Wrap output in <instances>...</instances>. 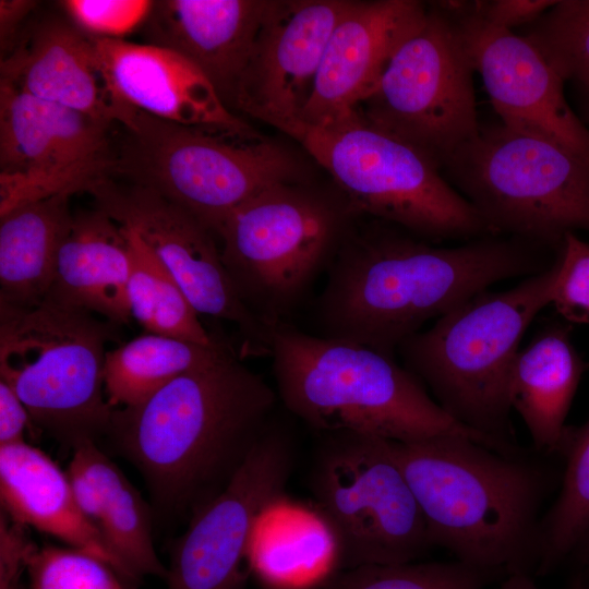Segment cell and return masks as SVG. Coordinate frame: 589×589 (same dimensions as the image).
<instances>
[{"mask_svg": "<svg viewBox=\"0 0 589 589\" xmlns=\"http://www.w3.org/2000/svg\"><path fill=\"white\" fill-rule=\"evenodd\" d=\"M349 230L311 308L314 335L395 357L432 318L493 284L549 268L555 252L501 235L437 247L393 224Z\"/></svg>", "mask_w": 589, "mask_h": 589, "instance_id": "obj_1", "label": "cell"}, {"mask_svg": "<svg viewBox=\"0 0 589 589\" xmlns=\"http://www.w3.org/2000/svg\"><path fill=\"white\" fill-rule=\"evenodd\" d=\"M231 347L142 402L115 408L104 438L142 474L159 519L219 493L277 412L278 396Z\"/></svg>", "mask_w": 589, "mask_h": 589, "instance_id": "obj_2", "label": "cell"}, {"mask_svg": "<svg viewBox=\"0 0 589 589\" xmlns=\"http://www.w3.org/2000/svg\"><path fill=\"white\" fill-rule=\"evenodd\" d=\"M390 446L433 546L500 575L538 567L541 510L555 482L550 467L461 435Z\"/></svg>", "mask_w": 589, "mask_h": 589, "instance_id": "obj_3", "label": "cell"}, {"mask_svg": "<svg viewBox=\"0 0 589 589\" xmlns=\"http://www.w3.org/2000/svg\"><path fill=\"white\" fill-rule=\"evenodd\" d=\"M268 356L284 408L321 433L356 432L394 442L461 435L503 452L456 422L395 357L287 322L272 327Z\"/></svg>", "mask_w": 589, "mask_h": 589, "instance_id": "obj_4", "label": "cell"}, {"mask_svg": "<svg viewBox=\"0 0 589 589\" xmlns=\"http://www.w3.org/2000/svg\"><path fill=\"white\" fill-rule=\"evenodd\" d=\"M555 261V260H554ZM555 264L503 291H482L397 349L404 366L459 424L522 453L510 421L509 380L520 341L551 304Z\"/></svg>", "mask_w": 589, "mask_h": 589, "instance_id": "obj_5", "label": "cell"}, {"mask_svg": "<svg viewBox=\"0 0 589 589\" xmlns=\"http://www.w3.org/2000/svg\"><path fill=\"white\" fill-rule=\"evenodd\" d=\"M281 131L327 170L358 215L430 242L492 235L432 157L371 124L356 109L322 123L291 122Z\"/></svg>", "mask_w": 589, "mask_h": 589, "instance_id": "obj_6", "label": "cell"}, {"mask_svg": "<svg viewBox=\"0 0 589 589\" xmlns=\"http://www.w3.org/2000/svg\"><path fill=\"white\" fill-rule=\"evenodd\" d=\"M115 177L179 205L216 238L227 217L259 193L294 183L298 165L281 145L250 132L166 121L137 108L117 125Z\"/></svg>", "mask_w": 589, "mask_h": 589, "instance_id": "obj_7", "label": "cell"}, {"mask_svg": "<svg viewBox=\"0 0 589 589\" xmlns=\"http://www.w3.org/2000/svg\"><path fill=\"white\" fill-rule=\"evenodd\" d=\"M117 326L47 298L32 306L0 302V381L34 424L72 449L108 430L115 408L104 368Z\"/></svg>", "mask_w": 589, "mask_h": 589, "instance_id": "obj_8", "label": "cell"}, {"mask_svg": "<svg viewBox=\"0 0 589 589\" xmlns=\"http://www.w3.org/2000/svg\"><path fill=\"white\" fill-rule=\"evenodd\" d=\"M442 172L492 235L556 252L566 233L589 231V164L544 135L480 124Z\"/></svg>", "mask_w": 589, "mask_h": 589, "instance_id": "obj_9", "label": "cell"}, {"mask_svg": "<svg viewBox=\"0 0 589 589\" xmlns=\"http://www.w3.org/2000/svg\"><path fill=\"white\" fill-rule=\"evenodd\" d=\"M356 214L344 197L289 183L259 193L224 221L216 239L225 267L245 306L269 330L291 323Z\"/></svg>", "mask_w": 589, "mask_h": 589, "instance_id": "obj_10", "label": "cell"}, {"mask_svg": "<svg viewBox=\"0 0 589 589\" xmlns=\"http://www.w3.org/2000/svg\"><path fill=\"white\" fill-rule=\"evenodd\" d=\"M323 435L310 489L334 566L410 563L433 548L390 441L346 431Z\"/></svg>", "mask_w": 589, "mask_h": 589, "instance_id": "obj_11", "label": "cell"}, {"mask_svg": "<svg viewBox=\"0 0 589 589\" xmlns=\"http://www.w3.org/2000/svg\"><path fill=\"white\" fill-rule=\"evenodd\" d=\"M423 23L397 47L356 110L441 167L480 128L474 68L455 19L428 4Z\"/></svg>", "mask_w": 589, "mask_h": 589, "instance_id": "obj_12", "label": "cell"}, {"mask_svg": "<svg viewBox=\"0 0 589 589\" xmlns=\"http://www.w3.org/2000/svg\"><path fill=\"white\" fill-rule=\"evenodd\" d=\"M293 459V434L276 412L228 483L173 542L168 589L243 588L256 527L279 502Z\"/></svg>", "mask_w": 589, "mask_h": 589, "instance_id": "obj_13", "label": "cell"}, {"mask_svg": "<svg viewBox=\"0 0 589 589\" xmlns=\"http://www.w3.org/2000/svg\"><path fill=\"white\" fill-rule=\"evenodd\" d=\"M115 127L0 82V215L113 179Z\"/></svg>", "mask_w": 589, "mask_h": 589, "instance_id": "obj_14", "label": "cell"}, {"mask_svg": "<svg viewBox=\"0 0 589 589\" xmlns=\"http://www.w3.org/2000/svg\"><path fill=\"white\" fill-rule=\"evenodd\" d=\"M97 208L133 230L163 262L201 315L232 323L242 356L269 354L271 330L241 300L215 236L193 215L158 193L109 179L96 187Z\"/></svg>", "mask_w": 589, "mask_h": 589, "instance_id": "obj_15", "label": "cell"}, {"mask_svg": "<svg viewBox=\"0 0 589 589\" xmlns=\"http://www.w3.org/2000/svg\"><path fill=\"white\" fill-rule=\"evenodd\" d=\"M436 2L457 22L501 121L544 135L589 164V130L567 104L564 81L536 46L486 24L473 1Z\"/></svg>", "mask_w": 589, "mask_h": 589, "instance_id": "obj_16", "label": "cell"}, {"mask_svg": "<svg viewBox=\"0 0 589 589\" xmlns=\"http://www.w3.org/2000/svg\"><path fill=\"white\" fill-rule=\"evenodd\" d=\"M350 2L272 0L233 106L279 130L298 121L312 95L329 36Z\"/></svg>", "mask_w": 589, "mask_h": 589, "instance_id": "obj_17", "label": "cell"}, {"mask_svg": "<svg viewBox=\"0 0 589 589\" xmlns=\"http://www.w3.org/2000/svg\"><path fill=\"white\" fill-rule=\"evenodd\" d=\"M0 74V82L21 93L111 125L128 123L135 112L113 87L94 37L67 16L25 26L1 58Z\"/></svg>", "mask_w": 589, "mask_h": 589, "instance_id": "obj_18", "label": "cell"}, {"mask_svg": "<svg viewBox=\"0 0 589 589\" xmlns=\"http://www.w3.org/2000/svg\"><path fill=\"white\" fill-rule=\"evenodd\" d=\"M428 9L416 0L351 1L329 36L298 121L316 124L354 110L400 43L423 23Z\"/></svg>", "mask_w": 589, "mask_h": 589, "instance_id": "obj_19", "label": "cell"}, {"mask_svg": "<svg viewBox=\"0 0 589 589\" xmlns=\"http://www.w3.org/2000/svg\"><path fill=\"white\" fill-rule=\"evenodd\" d=\"M272 0L153 1L140 31L145 44L194 64L230 109L239 80Z\"/></svg>", "mask_w": 589, "mask_h": 589, "instance_id": "obj_20", "label": "cell"}, {"mask_svg": "<svg viewBox=\"0 0 589 589\" xmlns=\"http://www.w3.org/2000/svg\"><path fill=\"white\" fill-rule=\"evenodd\" d=\"M94 40L113 87L131 106L179 124L253 131L224 104L207 77L177 52L125 39Z\"/></svg>", "mask_w": 589, "mask_h": 589, "instance_id": "obj_21", "label": "cell"}, {"mask_svg": "<svg viewBox=\"0 0 589 589\" xmlns=\"http://www.w3.org/2000/svg\"><path fill=\"white\" fill-rule=\"evenodd\" d=\"M0 495L15 522L53 536L110 565L125 585L137 579L80 509L67 472L26 442L0 446Z\"/></svg>", "mask_w": 589, "mask_h": 589, "instance_id": "obj_22", "label": "cell"}, {"mask_svg": "<svg viewBox=\"0 0 589 589\" xmlns=\"http://www.w3.org/2000/svg\"><path fill=\"white\" fill-rule=\"evenodd\" d=\"M129 276L130 239L125 228L97 207L82 211L72 215L46 298L117 325L127 324L132 317Z\"/></svg>", "mask_w": 589, "mask_h": 589, "instance_id": "obj_23", "label": "cell"}, {"mask_svg": "<svg viewBox=\"0 0 589 589\" xmlns=\"http://www.w3.org/2000/svg\"><path fill=\"white\" fill-rule=\"evenodd\" d=\"M588 369L566 322H550L519 350L509 380V404L538 453L560 454L565 420Z\"/></svg>", "mask_w": 589, "mask_h": 589, "instance_id": "obj_24", "label": "cell"}, {"mask_svg": "<svg viewBox=\"0 0 589 589\" xmlns=\"http://www.w3.org/2000/svg\"><path fill=\"white\" fill-rule=\"evenodd\" d=\"M70 197L29 201L0 215V302L32 306L45 300L73 215Z\"/></svg>", "mask_w": 589, "mask_h": 589, "instance_id": "obj_25", "label": "cell"}, {"mask_svg": "<svg viewBox=\"0 0 589 589\" xmlns=\"http://www.w3.org/2000/svg\"><path fill=\"white\" fill-rule=\"evenodd\" d=\"M73 452L82 457L98 486L97 527L111 550L137 580L145 575L165 579L167 568L153 542L152 507L96 442H83Z\"/></svg>", "mask_w": 589, "mask_h": 589, "instance_id": "obj_26", "label": "cell"}, {"mask_svg": "<svg viewBox=\"0 0 589 589\" xmlns=\"http://www.w3.org/2000/svg\"><path fill=\"white\" fill-rule=\"evenodd\" d=\"M228 346L213 345L147 333L107 351L104 383L107 400L113 408L134 406L178 376L205 365Z\"/></svg>", "mask_w": 589, "mask_h": 589, "instance_id": "obj_27", "label": "cell"}, {"mask_svg": "<svg viewBox=\"0 0 589 589\" xmlns=\"http://www.w3.org/2000/svg\"><path fill=\"white\" fill-rule=\"evenodd\" d=\"M124 228L130 239L128 294L132 317L147 333L205 346L216 342L218 338L203 326L172 274L133 230Z\"/></svg>", "mask_w": 589, "mask_h": 589, "instance_id": "obj_28", "label": "cell"}, {"mask_svg": "<svg viewBox=\"0 0 589 589\" xmlns=\"http://www.w3.org/2000/svg\"><path fill=\"white\" fill-rule=\"evenodd\" d=\"M565 458L558 496L543 515L537 572L546 574L575 551L589 531V419L565 429Z\"/></svg>", "mask_w": 589, "mask_h": 589, "instance_id": "obj_29", "label": "cell"}, {"mask_svg": "<svg viewBox=\"0 0 589 589\" xmlns=\"http://www.w3.org/2000/svg\"><path fill=\"white\" fill-rule=\"evenodd\" d=\"M498 575L457 560L375 564L340 570L326 589H483Z\"/></svg>", "mask_w": 589, "mask_h": 589, "instance_id": "obj_30", "label": "cell"}, {"mask_svg": "<svg viewBox=\"0 0 589 589\" xmlns=\"http://www.w3.org/2000/svg\"><path fill=\"white\" fill-rule=\"evenodd\" d=\"M26 572L31 589L127 588L110 565L72 546H35L27 557Z\"/></svg>", "mask_w": 589, "mask_h": 589, "instance_id": "obj_31", "label": "cell"}, {"mask_svg": "<svg viewBox=\"0 0 589 589\" xmlns=\"http://www.w3.org/2000/svg\"><path fill=\"white\" fill-rule=\"evenodd\" d=\"M551 304L569 324H589V243L565 235L555 255Z\"/></svg>", "mask_w": 589, "mask_h": 589, "instance_id": "obj_32", "label": "cell"}, {"mask_svg": "<svg viewBox=\"0 0 589 589\" xmlns=\"http://www.w3.org/2000/svg\"><path fill=\"white\" fill-rule=\"evenodd\" d=\"M58 3L65 16L87 35L124 39L125 35L142 27L153 1L64 0Z\"/></svg>", "mask_w": 589, "mask_h": 589, "instance_id": "obj_33", "label": "cell"}, {"mask_svg": "<svg viewBox=\"0 0 589 589\" xmlns=\"http://www.w3.org/2000/svg\"><path fill=\"white\" fill-rule=\"evenodd\" d=\"M555 3L556 0H477L473 8L486 24L513 31L533 23Z\"/></svg>", "mask_w": 589, "mask_h": 589, "instance_id": "obj_34", "label": "cell"}, {"mask_svg": "<svg viewBox=\"0 0 589 589\" xmlns=\"http://www.w3.org/2000/svg\"><path fill=\"white\" fill-rule=\"evenodd\" d=\"M31 422L22 400L7 383L0 381V446L25 442V430Z\"/></svg>", "mask_w": 589, "mask_h": 589, "instance_id": "obj_35", "label": "cell"}, {"mask_svg": "<svg viewBox=\"0 0 589 589\" xmlns=\"http://www.w3.org/2000/svg\"><path fill=\"white\" fill-rule=\"evenodd\" d=\"M36 5V1L29 0L0 1L1 58L5 57L16 45L24 29L23 23Z\"/></svg>", "mask_w": 589, "mask_h": 589, "instance_id": "obj_36", "label": "cell"}, {"mask_svg": "<svg viewBox=\"0 0 589 589\" xmlns=\"http://www.w3.org/2000/svg\"><path fill=\"white\" fill-rule=\"evenodd\" d=\"M26 569V553L16 546L0 551V589H19L20 577Z\"/></svg>", "mask_w": 589, "mask_h": 589, "instance_id": "obj_37", "label": "cell"}, {"mask_svg": "<svg viewBox=\"0 0 589 589\" xmlns=\"http://www.w3.org/2000/svg\"><path fill=\"white\" fill-rule=\"evenodd\" d=\"M570 82L575 85L577 92H579L585 119L588 124L587 129L589 130V72L579 75Z\"/></svg>", "mask_w": 589, "mask_h": 589, "instance_id": "obj_38", "label": "cell"}, {"mask_svg": "<svg viewBox=\"0 0 589 589\" xmlns=\"http://www.w3.org/2000/svg\"><path fill=\"white\" fill-rule=\"evenodd\" d=\"M501 589H539L529 574L515 573L506 576Z\"/></svg>", "mask_w": 589, "mask_h": 589, "instance_id": "obj_39", "label": "cell"}, {"mask_svg": "<svg viewBox=\"0 0 589 589\" xmlns=\"http://www.w3.org/2000/svg\"><path fill=\"white\" fill-rule=\"evenodd\" d=\"M578 550L581 560L585 562V564L589 568V531L587 534L582 538V540L579 542L575 551Z\"/></svg>", "mask_w": 589, "mask_h": 589, "instance_id": "obj_40", "label": "cell"}, {"mask_svg": "<svg viewBox=\"0 0 589 589\" xmlns=\"http://www.w3.org/2000/svg\"><path fill=\"white\" fill-rule=\"evenodd\" d=\"M569 589H585V588L582 587L581 584H575V585H574L573 587H570Z\"/></svg>", "mask_w": 589, "mask_h": 589, "instance_id": "obj_41", "label": "cell"}]
</instances>
